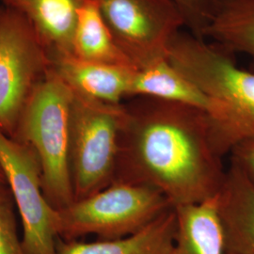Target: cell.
<instances>
[{
  "mask_svg": "<svg viewBox=\"0 0 254 254\" xmlns=\"http://www.w3.org/2000/svg\"><path fill=\"white\" fill-rule=\"evenodd\" d=\"M124 105L113 183L153 188L173 208L218 195L226 168L212 145L205 111L151 97Z\"/></svg>",
  "mask_w": 254,
  "mask_h": 254,
  "instance_id": "obj_1",
  "label": "cell"
},
{
  "mask_svg": "<svg viewBox=\"0 0 254 254\" xmlns=\"http://www.w3.org/2000/svg\"><path fill=\"white\" fill-rule=\"evenodd\" d=\"M230 157L234 158L254 184V140H249L237 146Z\"/></svg>",
  "mask_w": 254,
  "mask_h": 254,
  "instance_id": "obj_19",
  "label": "cell"
},
{
  "mask_svg": "<svg viewBox=\"0 0 254 254\" xmlns=\"http://www.w3.org/2000/svg\"><path fill=\"white\" fill-rule=\"evenodd\" d=\"M27 19L50 58L73 54V38L81 0H1Z\"/></svg>",
  "mask_w": 254,
  "mask_h": 254,
  "instance_id": "obj_11",
  "label": "cell"
},
{
  "mask_svg": "<svg viewBox=\"0 0 254 254\" xmlns=\"http://www.w3.org/2000/svg\"><path fill=\"white\" fill-rule=\"evenodd\" d=\"M169 61L208 99L210 138L220 157L254 140V72L236 64L232 52L184 31Z\"/></svg>",
  "mask_w": 254,
  "mask_h": 254,
  "instance_id": "obj_2",
  "label": "cell"
},
{
  "mask_svg": "<svg viewBox=\"0 0 254 254\" xmlns=\"http://www.w3.org/2000/svg\"><path fill=\"white\" fill-rule=\"evenodd\" d=\"M151 97L190 106L207 112L206 96L169 60L136 69L129 91V98Z\"/></svg>",
  "mask_w": 254,
  "mask_h": 254,
  "instance_id": "obj_15",
  "label": "cell"
},
{
  "mask_svg": "<svg viewBox=\"0 0 254 254\" xmlns=\"http://www.w3.org/2000/svg\"><path fill=\"white\" fill-rule=\"evenodd\" d=\"M16 211L8 186L0 184V254H27L19 236Z\"/></svg>",
  "mask_w": 254,
  "mask_h": 254,
  "instance_id": "obj_17",
  "label": "cell"
},
{
  "mask_svg": "<svg viewBox=\"0 0 254 254\" xmlns=\"http://www.w3.org/2000/svg\"><path fill=\"white\" fill-rule=\"evenodd\" d=\"M185 19L186 28L192 35L204 39L217 0H173Z\"/></svg>",
  "mask_w": 254,
  "mask_h": 254,
  "instance_id": "obj_18",
  "label": "cell"
},
{
  "mask_svg": "<svg viewBox=\"0 0 254 254\" xmlns=\"http://www.w3.org/2000/svg\"><path fill=\"white\" fill-rule=\"evenodd\" d=\"M0 166L23 226L27 254H57V210L43 190V172L35 151L0 129Z\"/></svg>",
  "mask_w": 254,
  "mask_h": 254,
  "instance_id": "obj_8",
  "label": "cell"
},
{
  "mask_svg": "<svg viewBox=\"0 0 254 254\" xmlns=\"http://www.w3.org/2000/svg\"><path fill=\"white\" fill-rule=\"evenodd\" d=\"M119 47L136 69L169 60L186 28L173 0H96Z\"/></svg>",
  "mask_w": 254,
  "mask_h": 254,
  "instance_id": "obj_7",
  "label": "cell"
},
{
  "mask_svg": "<svg viewBox=\"0 0 254 254\" xmlns=\"http://www.w3.org/2000/svg\"><path fill=\"white\" fill-rule=\"evenodd\" d=\"M50 67L73 90L109 104H123L136 70L134 67L88 63L71 56L50 58Z\"/></svg>",
  "mask_w": 254,
  "mask_h": 254,
  "instance_id": "obj_10",
  "label": "cell"
},
{
  "mask_svg": "<svg viewBox=\"0 0 254 254\" xmlns=\"http://www.w3.org/2000/svg\"><path fill=\"white\" fill-rule=\"evenodd\" d=\"M174 210L176 234L171 254H226L217 196Z\"/></svg>",
  "mask_w": 254,
  "mask_h": 254,
  "instance_id": "obj_13",
  "label": "cell"
},
{
  "mask_svg": "<svg viewBox=\"0 0 254 254\" xmlns=\"http://www.w3.org/2000/svg\"><path fill=\"white\" fill-rule=\"evenodd\" d=\"M73 91L50 67L22 112L14 136L36 153L43 190L56 210L73 200L70 171V119Z\"/></svg>",
  "mask_w": 254,
  "mask_h": 254,
  "instance_id": "obj_3",
  "label": "cell"
},
{
  "mask_svg": "<svg viewBox=\"0 0 254 254\" xmlns=\"http://www.w3.org/2000/svg\"><path fill=\"white\" fill-rule=\"evenodd\" d=\"M172 208L163 194L153 188L112 183L57 210L58 236L67 241L88 235L100 240L118 239L136 234Z\"/></svg>",
  "mask_w": 254,
  "mask_h": 254,
  "instance_id": "obj_4",
  "label": "cell"
},
{
  "mask_svg": "<svg viewBox=\"0 0 254 254\" xmlns=\"http://www.w3.org/2000/svg\"><path fill=\"white\" fill-rule=\"evenodd\" d=\"M71 57L88 63L134 67L117 45L96 0H81L79 4Z\"/></svg>",
  "mask_w": 254,
  "mask_h": 254,
  "instance_id": "obj_14",
  "label": "cell"
},
{
  "mask_svg": "<svg viewBox=\"0 0 254 254\" xmlns=\"http://www.w3.org/2000/svg\"><path fill=\"white\" fill-rule=\"evenodd\" d=\"M50 68V56L27 19L0 9V129L13 136L30 95Z\"/></svg>",
  "mask_w": 254,
  "mask_h": 254,
  "instance_id": "obj_6",
  "label": "cell"
},
{
  "mask_svg": "<svg viewBox=\"0 0 254 254\" xmlns=\"http://www.w3.org/2000/svg\"><path fill=\"white\" fill-rule=\"evenodd\" d=\"M217 200L226 254H254V184L232 157Z\"/></svg>",
  "mask_w": 254,
  "mask_h": 254,
  "instance_id": "obj_9",
  "label": "cell"
},
{
  "mask_svg": "<svg viewBox=\"0 0 254 254\" xmlns=\"http://www.w3.org/2000/svg\"><path fill=\"white\" fill-rule=\"evenodd\" d=\"M124 116V103L109 104L73 91L70 171L74 200L90 197L114 181Z\"/></svg>",
  "mask_w": 254,
  "mask_h": 254,
  "instance_id": "obj_5",
  "label": "cell"
},
{
  "mask_svg": "<svg viewBox=\"0 0 254 254\" xmlns=\"http://www.w3.org/2000/svg\"><path fill=\"white\" fill-rule=\"evenodd\" d=\"M176 234L174 208L165 212L136 234L118 239L57 242V254H171Z\"/></svg>",
  "mask_w": 254,
  "mask_h": 254,
  "instance_id": "obj_12",
  "label": "cell"
},
{
  "mask_svg": "<svg viewBox=\"0 0 254 254\" xmlns=\"http://www.w3.org/2000/svg\"><path fill=\"white\" fill-rule=\"evenodd\" d=\"M0 184H4V185H7V182H6V177H5V174L3 173V170L0 166Z\"/></svg>",
  "mask_w": 254,
  "mask_h": 254,
  "instance_id": "obj_20",
  "label": "cell"
},
{
  "mask_svg": "<svg viewBox=\"0 0 254 254\" xmlns=\"http://www.w3.org/2000/svg\"><path fill=\"white\" fill-rule=\"evenodd\" d=\"M254 60V0H217L204 40Z\"/></svg>",
  "mask_w": 254,
  "mask_h": 254,
  "instance_id": "obj_16",
  "label": "cell"
}]
</instances>
